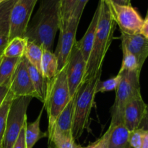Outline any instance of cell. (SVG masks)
<instances>
[{
  "instance_id": "6da1fadb",
  "label": "cell",
  "mask_w": 148,
  "mask_h": 148,
  "mask_svg": "<svg viewBox=\"0 0 148 148\" xmlns=\"http://www.w3.org/2000/svg\"><path fill=\"white\" fill-rule=\"evenodd\" d=\"M59 4V0H41L23 36L27 40L52 52L56 32L60 25Z\"/></svg>"
},
{
  "instance_id": "7a4b0ae2",
  "label": "cell",
  "mask_w": 148,
  "mask_h": 148,
  "mask_svg": "<svg viewBox=\"0 0 148 148\" xmlns=\"http://www.w3.org/2000/svg\"><path fill=\"white\" fill-rule=\"evenodd\" d=\"M99 19L92 50L87 62L85 80L102 70L104 59L114 38L116 24L106 0H99Z\"/></svg>"
},
{
  "instance_id": "3957f363",
  "label": "cell",
  "mask_w": 148,
  "mask_h": 148,
  "mask_svg": "<svg viewBox=\"0 0 148 148\" xmlns=\"http://www.w3.org/2000/svg\"><path fill=\"white\" fill-rule=\"evenodd\" d=\"M101 75L102 70L99 71L94 77L87 79L75 95L72 135L75 140L80 138L87 128L97 94V85L101 80Z\"/></svg>"
},
{
  "instance_id": "277c9868",
  "label": "cell",
  "mask_w": 148,
  "mask_h": 148,
  "mask_svg": "<svg viewBox=\"0 0 148 148\" xmlns=\"http://www.w3.org/2000/svg\"><path fill=\"white\" fill-rule=\"evenodd\" d=\"M66 65L53 79L46 81L43 108L49 120L48 133L51 131L59 115L72 98L66 77Z\"/></svg>"
},
{
  "instance_id": "5b68a950",
  "label": "cell",
  "mask_w": 148,
  "mask_h": 148,
  "mask_svg": "<svg viewBox=\"0 0 148 148\" xmlns=\"http://www.w3.org/2000/svg\"><path fill=\"white\" fill-rule=\"evenodd\" d=\"M118 74L121 77L111 109V125L113 126L124 124V111L127 104L134 98L142 96L139 71H124Z\"/></svg>"
},
{
  "instance_id": "8992f818",
  "label": "cell",
  "mask_w": 148,
  "mask_h": 148,
  "mask_svg": "<svg viewBox=\"0 0 148 148\" xmlns=\"http://www.w3.org/2000/svg\"><path fill=\"white\" fill-rule=\"evenodd\" d=\"M31 97L13 98L9 110L1 148H12L27 120V111Z\"/></svg>"
},
{
  "instance_id": "52a82bcc",
  "label": "cell",
  "mask_w": 148,
  "mask_h": 148,
  "mask_svg": "<svg viewBox=\"0 0 148 148\" xmlns=\"http://www.w3.org/2000/svg\"><path fill=\"white\" fill-rule=\"evenodd\" d=\"M116 24L119 27L121 33L126 34H139L144 20L138 12L131 5H120L106 0Z\"/></svg>"
},
{
  "instance_id": "ba28073f",
  "label": "cell",
  "mask_w": 148,
  "mask_h": 148,
  "mask_svg": "<svg viewBox=\"0 0 148 148\" xmlns=\"http://www.w3.org/2000/svg\"><path fill=\"white\" fill-rule=\"evenodd\" d=\"M38 1V0H17L16 1L10 13V40L19 36L23 37Z\"/></svg>"
},
{
  "instance_id": "9c48e42d",
  "label": "cell",
  "mask_w": 148,
  "mask_h": 148,
  "mask_svg": "<svg viewBox=\"0 0 148 148\" xmlns=\"http://www.w3.org/2000/svg\"><path fill=\"white\" fill-rule=\"evenodd\" d=\"M79 21L69 19L66 24L59 28V36L57 46L53 52L58 61L59 71L63 69L68 63L72 49L76 43V34Z\"/></svg>"
},
{
  "instance_id": "30bf717a",
  "label": "cell",
  "mask_w": 148,
  "mask_h": 148,
  "mask_svg": "<svg viewBox=\"0 0 148 148\" xmlns=\"http://www.w3.org/2000/svg\"><path fill=\"white\" fill-rule=\"evenodd\" d=\"M10 92L14 98L31 97L38 99L27 69V61L24 56L20 58L10 80Z\"/></svg>"
},
{
  "instance_id": "8fae6325",
  "label": "cell",
  "mask_w": 148,
  "mask_h": 148,
  "mask_svg": "<svg viewBox=\"0 0 148 148\" xmlns=\"http://www.w3.org/2000/svg\"><path fill=\"white\" fill-rule=\"evenodd\" d=\"M66 66L68 86L69 93L72 98L85 81L87 66L86 62L82 56L77 41L71 52Z\"/></svg>"
},
{
  "instance_id": "7c38bea8",
  "label": "cell",
  "mask_w": 148,
  "mask_h": 148,
  "mask_svg": "<svg viewBox=\"0 0 148 148\" xmlns=\"http://www.w3.org/2000/svg\"><path fill=\"white\" fill-rule=\"evenodd\" d=\"M147 108L142 96L134 98L127 104L124 111V124L129 131L140 128L147 115Z\"/></svg>"
},
{
  "instance_id": "4fadbf2b",
  "label": "cell",
  "mask_w": 148,
  "mask_h": 148,
  "mask_svg": "<svg viewBox=\"0 0 148 148\" xmlns=\"http://www.w3.org/2000/svg\"><path fill=\"white\" fill-rule=\"evenodd\" d=\"M121 46L136 57L140 71L148 57V39L140 33L130 35L121 33Z\"/></svg>"
},
{
  "instance_id": "5bb4252c",
  "label": "cell",
  "mask_w": 148,
  "mask_h": 148,
  "mask_svg": "<svg viewBox=\"0 0 148 148\" xmlns=\"http://www.w3.org/2000/svg\"><path fill=\"white\" fill-rule=\"evenodd\" d=\"M74 101H75V96L71 98L66 107L60 113L51 131L48 133V137L55 132L64 135H72Z\"/></svg>"
},
{
  "instance_id": "9a60e30c",
  "label": "cell",
  "mask_w": 148,
  "mask_h": 148,
  "mask_svg": "<svg viewBox=\"0 0 148 148\" xmlns=\"http://www.w3.org/2000/svg\"><path fill=\"white\" fill-rule=\"evenodd\" d=\"M99 7L98 6L85 35L81 38V40H79V41H77V43L78 46L79 48V50H80L82 56H83L86 63L88 62V59H89L90 54L91 50H92V45H93L95 33H96L97 30V25H98V19H99Z\"/></svg>"
},
{
  "instance_id": "2e32d148",
  "label": "cell",
  "mask_w": 148,
  "mask_h": 148,
  "mask_svg": "<svg viewBox=\"0 0 148 148\" xmlns=\"http://www.w3.org/2000/svg\"><path fill=\"white\" fill-rule=\"evenodd\" d=\"M107 148H128L130 132L124 124L111 125Z\"/></svg>"
},
{
  "instance_id": "e0dca14e",
  "label": "cell",
  "mask_w": 148,
  "mask_h": 148,
  "mask_svg": "<svg viewBox=\"0 0 148 148\" xmlns=\"http://www.w3.org/2000/svg\"><path fill=\"white\" fill-rule=\"evenodd\" d=\"M43 108L40 110L38 116L33 122H27L25 125V140L26 148H33L38 141L43 137H48V133L43 132L40 130V123L43 114Z\"/></svg>"
},
{
  "instance_id": "ac0fdd59",
  "label": "cell",
  "mask_w": 148,
  "mask_h": 148,
  "mask_svg": "<svg viewBox=\"0 0 148 148\" xmlns=\"http://www.w3.org/2000/svg\"><path fill=\"white\" fill-rule=\"evenodd\" d=\"M41 71L46 81L53 79L59 72L57 59L53 52L43 49L41 60Z\"/></svg>"
},
{
  "instance_id": "d6986e66",
  "label": "cell",
  "mask_w": 148,
  "mask_h": 148,
  "mask_svg": "<svg viewBox=\"0 0 148 148\" xmlns=\"http://www.w3.org/2000/svg\"><path fill=\"white\" fill-rule=\"evenodd\" d=\"M27 40L19 36L9 40L3 53V56L8 58H21L24 56Z\"/></svg>"
},
{
  "instance_id": "ffe728a7",
  "label": "cell",
  "mask_w": 148,
  "mask_h": 148,
  "mask_svg": "<svg viewBox=\"0 0 148 148\" xmlns=\"http://www.w3.org/2000/svg\"><path fill=\"white\" fill-rule=\"evenodd\" d=\"M27 69H28L29 75H30L32 83H33L36 93L38 96V99L43 103L45 94H46V79L43 77L42 72H39L35 66L30 64L28 62H27Z\"/></svg>"
},
{
  "instance_id": "44dd1931",
  "label": "cell",
  "mask_w": 148,
  "mask_h": 148,
  "mask_svg": "<svg viewBox=\"0 0 148 148\" xmlns=\"http://www.w3.org/2000/svg\"><path fill=\"white\" fill-rule=\"evenodd\" d=\"M43 49L37 43L27 40L24 56L27 62L36 68L39 72L41 71V60Z\"/></svg>"
},
{
  "instance_id": "7402d4cb",
  "label": "cell",
  "mask_w": 148,
  "mask_h": 148,
  "mask_svg": "<svg viewBox=\"0 0 148 148\" xmlns=\"http://www.w3.org/2000/svg\"><path fill=\"white\" fill-rule=\"evenodd\" d=\"M20 58L2 56L0 59V86L10 82Z\"/></svg>"
},
{
  "instance_id": "603a6c76",
  "label": "cell",
  "mask_w": 148,
  "mask_h": 148,
  "mask_svg": "<svg viewBox=\"0 0 148 148\" xmlns=\"http://www.w3.org/2000/svg\"><path fill=\"white\" fill-rule=\"evenodd\" d=\"M49 137V148H79L72 135L53 133Z\"/></svg>"
},
{
  "instance_id": "cb8c5ba5",
  "label": "cell",
  "mask_w": 148,
  "mask_h": 148,
  "mask_svg": "<svg viewBox=\"0 0 148 148\" xmlns=\"http://www.w3.org/2000/svg\"><path fill=\"white\" fill-rule=\"evenodd\" d=\"M17 0H4L0 3V35L9 34L12 9Z\"/></svg>"
},
{
  "instance_id": "d4e9b609",
  "label": "cell",
  "mask_w": 148,
  "mask_h": 148,
  "mask_svg": "<svg viewBox=\"0 0 148 148\" xmlns=\"http://www.w3.org/2000/svg\"><path fill=\"white\" fill-rule=\"evenodd\" d=\"M13 98L14 97L9 90L5 100L0 107V148H1V145H2L3 137H4V132H5L9 110H10V105H11Z\"/></svg>"
},
{
  "instance_id": "484cf974",
  "label": "cell",
  "mask_w": 148,
  "mask_h": 148,
  "mask_svg": "<svg viewBox=\"0 0 148 148\" xmlns=\"http://www.w3.org/2000/svg\"><path fill=\"white\" fill-rule=\"evenodd\" d=\"M77 0H59V14L60 20L59 28L66 24L69 20Z\"/></svg>"
},
{
  "instance_id": "4316f807",
  "label": "cell",
  "mask_w": 148,
  "mask_h": 148,
  "mask_svg": "<svg viewBox=\"0 0 148 148\" xmlns=\"http://www.w3.org/2000/svg\"><path fill=\"white\" fill-rule=\"evenodd\" d=\"M121 49L123 51V59L121 69L119 72L124 71H139L141 72L139 69L138 63L135 56L130 53L124 46H121Z\"/></svg>"
},
{
  "instance_id": "83f0119b",
  "label": "cell",
  "mask_w": 148,
  "mask_h": 148,
  "mask_svg": "<svg viewBox=\"0 0 148 148\" xmlns=\"http://www.w3.org/2000/svg\"><path fill=\"white\" fill-rule=\"evenodd\" d=\"M121 75L118 74L116 76L109 78L105 81L98 82L96 88V92H106L108 91L116 90L121 81Z\"/></svg>"
},
{
  "instance_id": "f1b7e54d",
  "label": "cell",
  "mask_w": 148,
  "mask_h": 148,
  "mask_svg": "<svg viewBox=\"0 0 148 148\" xmlns=\"http://www.w3.org/2000/svg\"><path fill=\"white\" fill-rule=\"evenodd\" d=\"M145 132L146 130L143 128H138L130 132L128 148H142Z\"/></svg>"
},
{
  "instance_id": "f546056e",
  "label": "cell",
  "mask_w": 148,
  "mask_h": 148,
  "mask_svg": "<svg viewBox=\"0 0 148 148\" xmlns=\"http://www.w3.org/2000/svg\"><path fill=\"white\" fill-rule=\"evenodd\" d=\"M88 1H89V0H77L75 7H74L73 11H72V14H71L69 18L72 17L75 20H78V21H80L82 13H83L84 10H85Z\"/></svg>"
},
{
  "instance_id": "4dcf8cb0",
  "label": "cell",
  "mask_w": 148,
  "mask_h": 148,
  "mask_svg": "<svg viewBox=\"0 0 148 148\" xmlns=\"http://www.w3.org/2000/svg\"><path fill=\"white\" fill-rule=\"evenodd\" d=\"M109 132H110V130L109 129H108L106 132L105 134L102 136L100 139H98V140L95 142L93 143H91L89 145H88L87 147H79V148H101L102 146L103 145L105 141L106 140V139L108 137V135H109Z\"/></svg>"
},
{
  "instance_id": "1f68e13d",
  "label": "cell",
  "mask_w": 148,
  "mask_h": 148,
  "mask_svg": "<svg viewBox=\"0 0 148 148\" xmlns=\"http://www.w3.org/2000/svg\"><path fill=\"white\" fill-rule=\"evenodd\" d=\"M25 125L22 128L20 134L18 136V138L16 140L12 148H26L25 140Z\"/></svg>"
},
{
  "instance_id": "d6a6232c",
  "label": "cell",
  "mask_w": 148,
  "mask_h": 148,
  "mask_svg": "<svg viewBox=\"0 0 148 148\" xmlns=\"http://www.w3.org/2000/svg\"><path fill=\"white\" fill-rule=\"evenodd\" d=\"M9 34H1L0 35V59L3 56V53L8 43Z\"/></svg>"
},
{
  "instance_id": "836d02e7",
  "label": "cell",
  "mask_w": 148,
  "mask_h": 148,
  "mask_svg": "<svg viewBox=\"0 0 148 148\" xmlns=\"http://www.w3.org/2000/svg\"><path fill=\"white\" fill-rule=\"evenodd\" d=\"M10 82L0 86V107L5 100L9 90H10Z\"/></svg>"
},
{
  "instance_id": "e575fe53",
  "label": "cell",
  "mask_w": 148,
  "mask_h": 148,
  "mask_svg": "<svg viewBox=\"0 0 148 148\" xmlns=\"http://www.w3.org/2000/svg\"><path fill=\"white\" fill-rule=\"evenodd\" d=\"M140 33L145 38L148 39V20H144V23L142 26Z\"/></svg>"
},
{
  "instance_id": "d590c367",
  "label": "cell",
  "mask_w": 148,
  "mask_h": 148,
  "mask_svg": "<svg viewBox=\"0 0 148 148\" xmlns=\"http://www.w3.org/2000/svg\"><path fill=\"white\" fill-rule=\"evenodd\" d=\"M111 1L115 4H120V5H130V4H129L127 0H111Z\"/></svg>"
},
{
  "instance_id": "8d00e7d4",
  "label": "cell",
  "mask_w": 148,
  "mask_h": 148,
  "mask_svg": "<svg viewBox=\"0 0 148 148\" xmlns=\"http://www.w3.org/2000/svg\"><path fill=\"white\" fill-rule=\"evenodd\" d=\"M109 133H110V132H109ZM108 136H109V135H108ZM108 137L106 139V140L105 143H104L103 145L102 146V147H101V148H107V143H108Z\"/></svg>"
},
{
  "instance_id": "74e56055",
  "label": "cell",
  "mask_w": 148,
  "mask_h": 148,
  "mask_svg": "<svg viewBox=\"0 0 148 148\" xmlns=\"http://www.w3.org/2000/svg\"><path fill=\"white\" fill-rule=\"evenodd\" d=\"M145 20H148V12H147V16H146V18H145Z\"/></svg>"
},
{
  "instance_id": "f35d334b",
  "label": "cell",
  "mask_w": 148,
  "mask_h": 148,
  "mask_svg": "<svg viewBox=\"0 0 148 148\" xmlns=\"http://www.w3.org/2000/svg\"><path fill=\"white\" fill-rule=\"evenodd\" d=\"M127 1H128L129 4H131V0H127Z\"/></svg>"
},
{
  "instance_id": "ab89813d",
  "label": "cell",
  "mask_w": 148,
  "mask_h": 148,
  "mask_svg": "<svg viewBox=\"0 0 148 148\" xmlns=\"http://www.w3.org/2000/svg\"><path fill=\"white\" fill-rule=\"evenodd\" d=\"M4 1V0H0V3L2 2V1Z\"/></svg>"
}]
</instances>
